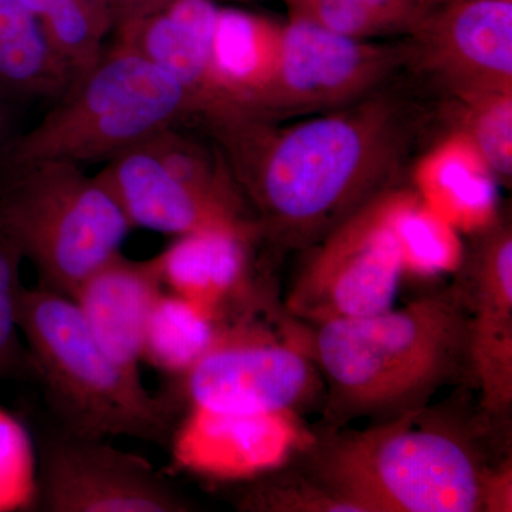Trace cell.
Returning a JSON list of instances; mask_svg holds the SVG:
<instances>
[{"label": "cell", "mask_w": 512, "mask_h": 512, "mask_svg": "<svg viewBox=\"0 0 512 512\" xmlns=\"http://www.w3.org/2000/svg\"><path fill=\"white\" fill-rule=\"evenodd\" d=\"M164 289L156 256L137 261L119 254L90 275L72 299L101 349L141 377L148 320Z\"/></svg>", "instance_id": "cell-16"}, {"label": "cell", "mask_w": 512, "mask_h": 512, "mask_svg": "<svg viewBox=\"0 0 512 512\" xmlns=\"http://www.w3.org/2000/svg\"><path fill=\"white\" fill-rule=\"evenodd\" d=\"M241 511L258 512H346L345 507L309 480L302 471L278 468L255 478L238 493Z\"/></svg>", "instance_id": "cell-26"}, {"label": "cell", "mask_w": 512, "mask_h": 512, "mask_svg": "<svg viewBox=\"0 0 512 512\" xmlns=\"http://www.w3.org/2000/svg\"><path fill=\"white\" fill-rule=\"evenodd\" d=\"M97 175L133 229L173 237L235 229L261 237L228 163L178 124L111 158Z\"/></svg>", "instance_id": "cell-7"}, {"label": "cell", "mask_w": 512, "mask_h": 512, "mask_svg": "<svg viewBox=\"0 0 512 512\" xmlns=\"http://www.w3.org/2000/svg\"><path fill=\"white\" fill-rule=\"evenodd\" d=\"M421 59L461 101L512 92V0H446L414 28Z\"/></svg>", "instance_id": "cell-12"}, {"label": "cell", "mask_w": 512, "mask_h": 512, "mask_svg": "<svg viewBox=\"0 0 512 512\" xmlns=\"http://www.w3.org/2000/svg\"><path fill=\"white\" fill-rule=\"evenodd\" d=\"M228 325L200 303L164 289L148 320L144 362L174 380L180 379Z\"/></svg>", "instance_id": "cell-21"}, {"label": "cell", "mask_w": 512, "mask_h": 512, "mask_svg": "<svg viewBox=\"0 0 512 512\" xmlns=\"http://www.w3.org/2000/svg\"><path fill=\"white\" fill-rule=\"evenodd\" d=\"M191 116L177 80L116 39L32 130L5 148L3 167L109 161Z\"/></svg>", "instance_id": "cell-5"}, {"label": "cell", "mask_w": 512, "mask_h": 512, "mask_svg": "<svg viewBox=\"0 0 512 512\" xmlns=\"http://www.w3.org/2000/svg\"><path fill=\"white\" fill-rule=\"evenodd\" d=\"M434 2L440 3V2H446V0H434ZM436 3H434V5H436Z\"/></svg>", "instance_id": "cell-30"}, {"label": "cell", "mask_w": 512, "mask_h": 512, "mask_svg": "<svg viewBox=\"0 0 512 512\" xmlns=\"http://www.w3.org/2000/svg\"><path fill=\"white\" fill-rule=\"evenodd\" d=\"M311 437L288 414H227L188 407L170 444L175 463L204 476H262L291 457Z\"/></svg>", "instance_id": "cell-14"}, {"label": "cell", "mask_w": 512, "mask_h": 512, "mask_svg": "<svg viewBox=\"0 0 512 512\" xmlns=\"http://www.w3.org/2000/svg\"><path fill=\"white\" fill-rule=\"evenodd\" d=\"M25 261L15 242L0 227V379L36 377L29 350L18 325V298Z\"/></svg>", "instance_id": "cell-27"}, {"label": "cell", "mask_w": 512, "mask_h": 512, "mask_svg": "<svg viewBox=\"0 0 512 512\" xmlns=\"http://www.w3.org/2000/svg\"><path fill=\"white\" fill-rule=\"evenodd\" d=\"M218 9L212 0H173L146 18L117 26V40L156 64L187 93L192 116L215 110L211 40Z\"/></svg>", "instance_id": "cell-17"}, {"label": "cell", "mask_w": 512, "mask_h": 512, "mask_svg": "<svg viewBox=\"0 0 512 512\" xmlns=\"http://www.w3.org/2000/svg\"><path fill=\"white\" fill-rule=\"evenodd\" d=\"M174 382L171 389L183 406L227 414L296 416L325 389L305 332L278 336L254 318L229 323L212 348Z\"/></svg>", "instance_id": "cell-8"}, {"label": "cell", "mask_w": 512, "mask_h": 512, "mask_svg": "<svg viewBox=\"0 0 512 512\" xmlns=\"http://www.w3.org/2000/svg\"><path fill=\"white\" fill-rule=\"evenodd\" d=\"M301 470L346 512H483L490 467L457 427L427 409L362 430H323Z\"/></svg>", "instance_id": "cell-3"}, {"label": "cell", "mask_w": 512, "mask_h": 512, "mask_svg": "<svg viewBox=\"0 0 512 512\" xmlns=\"http://www.w3.org/2000/svg\"><path fill=\"white\" fill-rule=\"evenodd\" d=\"M282 25L237 9L218 10L211 40L215 110L211 128L255 120L281 50Z\"/></svg>", "instance_id": "cell-18"}, {"label": "cell", "mask_w": 512, "mask_h": 512, "mask_svg": "<svg viewBox=\"0 0 512 512\" xmlns=\"http://www.w3.org/2000/svg\"><path fill=\"white\" fill-rule=\"evenodd\" d=\"M0 227L35 266L37 285L69 298L121 254L133 229L99 175L63 161L8 170L0 187Z\"/></svg>", "instance_id": "cell-6"}, {"label": "cell", "mask_w": 512, "mask_h": 512, "mask_svg": "<svg viewBox=\"0 0 512 512\" xmlns=\"http://www.w3.org/2000/svg\"><path fill=\"white\" fill-rule=\"evenodd\" d=\"M254 232L202 229L175 237L156 255L167 291L210 309L225 322L252 318L258 296L252 272Z\"/></svg>", "instance_id": "cell-15"}, {"label": "cell", "mask_w": 512, "mask_h": 512, "mask_svg": "<svg viewBox=\"0 0 512 512\" xmlns=\"http://www.w3.org/2000/svg\"><path fill=\"white\" fill-rule=\"evenodd\" d=\"M468 313V376L491 421L512 407V234L490 228L467 274L456 282Z\"/></svg>", "instance_id": "cell-13"}, {"label": "cell", "mask_w": 512, "mask_h": 512, "mask_svg": "<svg viewBox=\"0 0 512 512\" xmlns=\"http://www.w3.org/2000/svg\"><path fill=\"white\" fill-rule=\"evenodd\" d=\"M3 93H5V90L0 87V143H2L3 133H5L6 126V109L5 101H3Z\"/></svg>", "instance_id": "cell-29"}, {"label": "cell", "mask_w": 512, "mask_h": 512, "mask_svg": "<svg viewBox=\"0 0 512 512\" xmlns=\"http://www.w3.org/2000/svg\"><path fill=\"white\" fill-rule=\"evenodd\" d=\"M305 340L326 387L325 430L423 412L468 376V313L456 284L403 308L318 323Z\"/></svg>", "instance_id": "cell-2"}, {"label": "cell", "mask_w": 512, "mask_h": 512, "mask_svg": "<svg viewBox=\"0 0 512 512\" xmlns=\"http://www.w3.org/2000/svg\"><path fill=\"white\" fill-rule=\"evenodd\" d=\"M404 59L397 47L338 35L289 16L282 25L274 79L255 120L345 106L375 89Z\"/></svg>", "instance_id": "cell-11"}, {"label": "cell", "mask_w": 512, "mask_h": 512, "mask_svg": "<svg viewBox=\"0 0 512 512\" xmlns=\"http://www.w3.org/2000/svg\"><path fill=\"white\" fill-rule=\"evenodd\" d=\"M36 505L46 512L192 510L146 458L66 430L42 441Z\"/></svg>", "instance_id": "cell-10"}, {"label": "cell", "mask_w": 512, "mask_h": 512, "mask_svg": "<svg viewBox=\"0 0 512 512\" xmlns=\"http://www.w3.org/2000/svg\"><path fill=\"white\" fill-rule=\"evenodd\" d=\"M461 131L495 178L512 175V92L488 93L463 100Z\"/></svg>", "instance_id": "cell-25"}, {"label": "cell", "mask_w": 512, "mask_h": 512, "mask_svg": "<svg viewBox=\"0 0 512 512\" xmlns=\"http://www.w3.org/2000/svg\"><path fill=\"white\" fill-rule=\"evenodd\" d=\"M289 16L308 20L338 35L367 40L409 32L419 25L434 0H284Z\"/></svg>", "instance_id": "cell-23"}, {"label": "cell", "mask_w": 512, "mask_h": 512, "mask_svg": "<svg viewBox=\"0 0 512 512\" xmlns=\"http://www.w3.org/2000/svg\"><path fill=\"white\" fill-rule=\"evenodd\" d=\"M396 197L383 192L320 239L286 293L291 318L318 325L393 308L406 272L392 222Z\"/></svg>", "instance_id": "cell-9"}, {"label": "cell", "mask_w": 512, "mask_h": 512, "mask_svg": "<svg viewBox=\"0 0 512 512\" xmlns=\"http://www.w3.org/2000/svg\"><path fill=\"white\" fill-rule=\"evenodd\" d=\"M111 16H113L114 29L123 23L146 18L151 13L163 9L173 0H107Z\"/></svg>", "instance_id": "cell-28"}, {"label": "cell", "mask_w": 512, "mask_h": 512, "mask_svg": "<svg viewBox=\"0 0 512 512\" xmlns=\"http://www.w3.org/2000/svg\"><path fill=\"white\" fill-rule=\"evenodd\" d=\"M406 128L392 101L372 99L281 131L259 120L214 131L261 235L308 247L389 190Z\"/></svg>", "instance_id": "cell-1"}, {"label": "cell", "mask_w": 512, "mask_h": 512, "mask_svg": "<svg viewBox=\"0 0 512 512\" xmlns=\"http://www.w3.org/2000/svg\"><path fill=\"white\" fill-rule=\"evenodd\" d=\"M495 175L463 133L437 144L416 171L419 197L451 227L483 231L497 208Z\"/></svg>", "instance_id": "cell-19"}, {"label": "cell", "mask_w": 512, "mask_h": 512, "mask_svg": "<svg viewBox=\"0 0 512 512\" xmlns=\"http://www.w3.org/2000/svg\"><path fill=\"white\" fill-rule=\"evenodd\" d=\"M35 15L59 59L79 79L99 62L114 28L107 0H20ZM73 80V82H74Z\"/></svg>", "instance_id": "cell-22"}, {"label": "cell", "mask_w": 512, "mask_h": 512, "mask_svg": "<svg viewBox=\"0 0 512 512\" xmlns=\"http://www.w3.org/2000/svg\"><path fill=\"white\" fill-rule=\"evenodd\" d=\"M73 80L35 15L20 0H0V87L57 99Z\"/></svg>", "instance_id": "cell-20"}, {"label": "cell", "mask_w": 512, "mask_h": 512, "mask_svg": "<svg viewBox=\"0 0 512 512\" xmlns=\"http://www.w3.org/2000/svg\"><path fill=\"white\" fill-rule=\"evenodd\" d=\"M18 325L36 379L64 429L77 436L170 443L180 399L174 390L151 393L99 345L69 296L43 286H22Z\"/></svg>", "instance_id": "cell-4"}, {"label": "cell", "mask_w": 512, "mask_h": 512, "mask_svg": "<svg viewBox=\"0 0 512 512\" xmlns=\"http://www.w3.org/2000/svg\"><path fill=\"white\" fill-rule=\"evenodd\" d=\"M392 222L406 271L427 275L460 265L456 228L427 207L419 195L397 191Z\"/></svg>", "instance_id": "cell-24"}]
</instances>
